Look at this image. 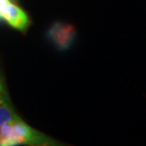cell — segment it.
<instances>
[{"mask_svg": "<svg viewBox=\"0 0 146 146\" xmlns=\"http://www.w3.org/2000/svg\"><path fill=\"white\" fill-rule=\"evenodd\" d=\"M19 119L20 118L18 117V115L7 104V102L0 104V129L5 124L14 122V120H17Z\"/></svg>", "mask_w": 146, "mask_h": 146, "instance_id": "4", "label": "cell"}, {"mask_svg": "<svg viewBox=\"0 0 146 146\" xmlns=\"http://www.w3.org/2000/svg\"><path fill=\"white\" fill-rule=\"evenodd\" d=\"M0 16L10 26L21 32L26 30L29 26V19L26 12L11 2H9L1 10Z\"/></svg>", "mask_w": 146, "mask_h": 146, "instance_id": "3", "label": "cell"}, {"mask_svg": "<svg viewBox=\"0 0 146 146\" xmlns=\"http://www.w3.org/2000/svg\"><path fill=\"white\" fill-rule=\"evenodd\" d=\"M7 102V99H6L5 91L0 92V104H1V102Z\"/></svg>", "mask_w": 146, "mask_h": 146, "instance_id": "6", "label": "cell"}, {"mask_svg": "<svg viewBox=\"0 0 146 146\" xmlns=\"http://www.w3.org/2000/svg\"><path fill=\"white\" fill-rule=\"evenodd\" d=\"M9 2H11L10 0H0V11H1L2 9L4 8ZM0 18H1V16H0Z\"/></svg>", "mask_w": 146, "mask_h": 146, "instance_id": "5", "label": "cell"}, {"mask_svg": "<svg viewBox=\"0 0 146 146\" xmlns=\"http://www.w3.org/2000/svg\"><path fill=\"white\" fill-rule=\"evenodd\" d=\"M19 144L55 145L54 141L27 125L21 119L5 124L0 129V146Z\"/></svg>", "mask_w": 146, "mask_h": 146, "instance_id": "1", "label": "cell"}, {"mask_svg": "<svg viewBox=\"0 0 146 146\" xmlns=\"http://www.w3.org/2000/svg\"><path fill=\"white\" fill-rule=\"evenodd\" d=\"M76 35L73 26L60 22L55 23L48 30L47 36L60 49H66L72 45Z\"/></svg>", "mask_w": 146, "mask_h": 146, "instance_id": "2", "label": "cell"}]
</instances>
